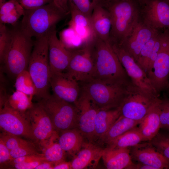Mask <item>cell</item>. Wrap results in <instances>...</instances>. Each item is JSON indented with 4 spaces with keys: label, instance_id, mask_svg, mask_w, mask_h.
<instances>
[{
    "label": "cell",
    "instance_id": "obj_35",
    "mask_svg": "<svg viewBox=\"0 0 169 169\" xmlns=\"http://www.w3.org/2000/svg\"><path fill=\"white\" fill-rule=\"evenodd\" d=\"M12 41L11 29L0 23V61L3 63Z\"/></svg>",
    "mask_w": 169,
    "mask_h": 169
},
{
    "label": "cell",
    "instance_id": "obj_52",
    "mask_svg": "<svg viewBox=\"0 0 169 169\" xmlns=\"http://www.w3.org/2000/svg\"><path fill=\"white\" fill-rule=\"evenodd\" d=\"M138 2H139V0H138Z\"/></svg>",
    "mask_w": 169,
    "mask_h": 169
},
{
    "label": "cell",
    "instance_id": "obj_33",
    "mask_svg": "<svg viewBox=\"0 0 169 169\" xmlns=\"http://www.w3.org/2000/svg\"><path fill=\"white\" fill-rule=\"evenodd\" d=\"M59 40L68 49L73 50L80 48L85 44L71 27H69L61 32Z\"/></svg>",
    "mask_w": 169,
    "mask_h": 169
},
{
    "label": "cell",
    "instance_id": "obj_38",
    "mask_svg": "<svg viewBox=\"0 0 169 169\" xmlns=\"http://www.w3.org/2000/svg\"><path fill=\"white\" fill-rule=\"evenodd\" d=\"M76 8L90 18L91 14L98 0H70Z\"/></svg>",
    "mask_w": 169,
    "mask_h": 169
},
{
    "label": "cell",
    "instance_id": "obj_46",
    "mask_svg": "<svg viewBox=\"0 0 169 169\" xmlns=\"http://www.w3.org/2000/svg\"><path fill=\"white\" fill-rule=\"evenodd\" d=\"M72 169L71 162L64 161L55 165L53 169Z\"/></svg>",
    "mask_w": 169,
    "mask_h": 169
},
{
    "label": "cell",
    "instance_id": "obj_50",
    "mask_svg": "<svg viewBox=\"0 0 169 169\" xmlns=\"http://www.w3.org/2000/svg\"><path fill=\"white\" fill-rule=\"evenodd\" d=\"M169 3V0H165Z\"/></svg>",
    "mask_w": 169,
    "mask_h": 169
},
{
    "label": "cell",
    "instance_id": "obj_43",
    "mask_svg": "<svg viewBox=\"0 0 169 169\" xmlns=\"http://www.w3.org/2000/svg\"><path fill=\"white\" fill-rule=\"evenodd\" d=\"M44 161H36L29 162L16 163L11 165L12 167L17 169H32Z\"/></svg>",
    "mask_w": 169,
    "mask_h": 169
},
{
    "label": "cell",
    "instance_id": "obj_28",
    "mask_svg": "<svg viewBox=\"0 0 169 169\" xmlns=\"http://www.w3.org/2000/svg\"><path fill=\"white\" fill-rule=\"evenodd\" d=\"M24 11L18 0H8L0 5V23L14 26Z\"/></svg>",
    "mask_w": 169,
    "mask_h": 169
},
{
    "label": "cell",
    "instance_id": "obj_41",
    "mask_svg": "<svg viewBox=\"0 0 169 169\" xmlns=\"http://www.w3.org/2000/svg\"><path fill=\"white\" fill-rule=\"evenodd\" d=\"M12 159L9 150L3 140L0 139V164L1 166L8 164Z\"/></svg>",
    "mask_w": 169,
    "mask_h": 169
},
{
    "label": "cell",
    "instance_id": "obj_39",
    "mask_svg": "<svg viewBox=\"0 0 169 169\" xmlns=\"http://www.w3.org/2000/svg\"><path fill=\"white\" fill-rule=\"evenodd\" d=\"M25 10L37 8L54 2V0H18Z\"/></svg>",
    "mask_w": 169,
    "mask_h": 169
},
{
    "label": "cell",
    "instance_id": "obj_32",
    "mask_svg": "<svg viewBox=\"0 0 169 169\" xmlns=\"http://www.w3.org/2000/svg\"><path fill=\"white\" fill-rule=\"evenodd\" d=\"M15 87L16 90L32 97L36 93L35 86L28 70L22 72L17 76Z\"/></svg>",
    "mask_w": 169,
    "mask_h": 169
},
{
    "label": "cell",
    "instance_id": "obj_12",
    "mask_svg": "<svg viewBox=\"0 0 169 169\" xmlns=\"http://www.w3.org/2000/svg\"><path fill=\"white\" fill-rule=\"evenodd\" d=\"M91 42L72 50L71 57L65 71L79 83L87 81L92 78L94 64Z\"/></svg>",
    "mask_w": 169,
    "mask_h": 169
},
{
    "label": "cell",
    "instance_id": "obj_48",
    "mask_svg": "<svg viewBox=\"0 0 169 169\" xmlns=\"http://www.w3.org/2000/svg\"><path fill=\"white\" fill-rule=\"evenodd\" d=\"M9 0H0V5Z\"/></svg>",
    "mask_w": 169,
    "mask_h": 169
},
{
    "label": "cell",
    "instance_id": "obj_42",
    "mask_svg": "<svg viewBox=\"0 0 169 169\" xmlns=\"http://www.w3.org/2000/svg\"><path fill=\"white\" fill-rule=\"evenodd\" d=\"M162 31L161 32L159 37L155 43L153 50L150 56L146 72V74L147 72L151 68L157 58L161 47V34Z\"/></svg>",
    "mask_w": 169,
    "mask_h": 169
},
{
    "label": "cell",
    "instance_id": "obj_29",
    "mask_svg": "<svg viewBox=\"0 0 169 169\" xmlns=\"http://www.w3.org/2000/svg\"><path fill=\"white\" fill-rule=\"evenodd\" d=\"M143 141L144 140L139 128L136 126L111 142L106 148L110 149L129 148Z\"/></svg>",
    "mask_w": 169,
    "mask_h": 169
},
{
    "label": "cell",
    "instance_id": "obj_3",
    "mask_svg": "<svg viewBox=\"0 0 169 169\" xmlns=\"http://www.w3.org/2000/svg\"><path fill=\"white\" fill-rule=\"evenodd\" d=\"M67 15L53 2L37 8L25 10L19 24L26 33L37 38L47 36Z\"/></svg>",
    "mask_w": 169,
    "mask_h": 169
},
{
    "label": "cell",
    "instance_id": "obj_47",
    "mask_svg": "<svg viewBox=\"0 0 169 169\" xmlns=\"http://www.w3.org/2000/svg\"><path fill=\"white\" fill-rule=\"evenodd\" d=\"M55 164L53 162L47 161H44L37 166L35 169H53V167Z\"/></svg>",
    "mask_w": 169,
    "mask_h": 169
},
{
    "label": "cell",
    "instance_id": "obj_30",
    "mask_svg": "<svg viewBox=\"0 0 169 169\" xmlns=\"http://www.w3.org/2000/svg\"><path fill=\"white\" fill-rule=\"evenodd\" d=\"M57 135L52 137L43 146V153L46 160L53 163L55 165L62 161L64 159L65 152L59 143L54 141Z\"/></svg>",
    "mask_w": 169,
    "mask_h": 169
},
{
    "label": "cell",
    "instance_id": "obj_24",
    "mask_svg": "<svg viewBox=\"0 0 169 169\" xmlns=\"http://www.w3.org/2000/svg\"><path fill=\"white\" fill-rule=\"evenodd\" d=\"M120 115L119 107L110 110L99 109L95 118L93 143L106 132Z\"/></svg>",
    "mask_w": 169,
    "mask_h": 169
},
{
    "label": "cell",
    "instance_id": "obj_27",
    "mask_svg": "<svg viewBox=\"0 0 169 169\" xmlns=\"http://www.w3.org/2000/svg\"><path fill=\"white\" fill-rule=\"evenodd\" d=\"M60 133L58 143L65 152L75 156L81 149L84 143V138L81 132L78 128H76Z\"/></svg>",
    "mask_w": 169,
    "mask_h": 169
},
{
    "label": "cell",
    "instance_id": "obj_51",
    "mask_svg": "<svg viewBox=\"0 0 169 169\" xmlns=\"http://www.w3.org/2000/svg\"></svg>",
    "mask_w": 169,
    "mask_h": 169
},
{
    "label": "cell",
    "instance_id": "obj_31",
    "mask_svg": "<svg viewBox=\"0 0 169 169\" xmlns=\"http://www.w3.org/2000/svg\"><path fill=\"white\" fill-rule=\"evenodd\" d=\"M32 96L16 90L8 97L6 101L12 108L21 113L25 115L32 106Z\"/></svg>",
    "mask_w": 169,
    "mask_h": 169
},
{
    "label": "cell",
    "instance_id": "obj_20",
    "mask_svg": "<svg viewBox=\"0 0 169 169\" xmlns=\"http://www.w3.org/2000/svg\"><path fill=\"white\" fill-rule=\"evenodd\" d=\"M105 149L88 142L84 143L71 162L72 169H83L96 167Z\"/></svg>",
    "mask_w": 169,
    "mask_h": 169
},
{
    "label": "cell",
    "instance_id": "obj_1",
    "mask_svg": "<svg viewBox=\"0 0 169 169\" xmlns=\"http://www.w3.org/2000/svg\"><path fill=\"white\" fill-rule=\"evenodd\" d=\"M109 12L111 26L109 42L121 44L140 19L134 0H98Z\"/></svg>",
    "mask_w": 169,
    "mask_h": 169
},
{
    "label": "cell",
    "instance_id": "obj_21",
    "mask_svg": "<svg viewBox=\"0 0 169 169\" xmlns=\"http://www.w3.org/2000/svg\"><path fill=\"white\" fill-rule=\"evenodd\" d=\"M71 18L69 26L72 28L85 44L91 42L95 38L90 18L78 10L69 0Z\"/></svg>",
    "mask_w": 169,
    "mask_h": 169
},
{
    "label": "cell",
    "instance_id": "obj_45",
    "mask_svg": "<svg viewBox=\"0 0 169 169\" xmlns=\"http://www.w3.org/2000/svg\"><path fill=\"white\" fill-rule=\"evenodd\" d=\"M127 169H155V168L151 166L139 162L136 163H132L127 168Z\"/></svg>",
    "mask_w": 169,
    "mask_h": 169
},
{
    "label": "cell",
    "instance_id": "obj_22",
    "mask_svg": "<svg viewBox=\"0 0 169 169\" xmlns=\"http://www.w3.org/2000/svg\"><path fill=\"white\" fill-rule=\"evenodd\" d=\"M90 20L95 36L109 42L111 26L110 15L107 10L98 2L94 7Z\"/></svg>",
    "mask_w": 169,
    "mask_h": 169
},
{
    "label": "cell",
    "instance_id": "obj_34",
    "mask_svg": "<svg viewBox=\"0 0 169 169\" xmlns=\"http://www.w3.org/2000/svg\"><path fill=\"white\" fill-rule=\"evenodd\" d=\"M162 31H158L145 44L140 51L136 63L146 72L148 62L156 42Z\"/></svg>",
    "mask_w": 169,
    "mask_h": 169
},
{
    "label": "cell",
    "instance_id": "obj_36",
    "mask_svg": "<svg viewBox=\"0 0 169 169\" xmlns=\"http://www.w3.org/2000/svg\"><path fill=\"white\" fill-rule=\"evenodd\" d=\"M149 142L161 154L169 159V134L158 132Z\"/></svg>",
    "mask_w": 169,
    "mask_h": 169
},
{
    "label": "cell",
    "instance_id": "obj_2",
    "mask_svg": "<svg viewBox=\"0 0 169 169\" xmlns=\"http://www.w3.org/2000/svg\"><path fill=\"white\" fill-rule=\"evenodd\" d=\"M91 47L94 64L92 79L112 83L131 81L109 42L96 37Z\"/></svg>",
    "mask_w": 169,
    "mask_h": 169
},
{
    "label": "cell",
    "instance_id": "obj_9",
    "mask_svg": "<svg viewBox=\"0 0 169 169\" xmlns=\"http://www.w3.org/2000/svg\"><path fill=\"white\" fill-rule=\"evenodd\" d=\"M146 74L159 94L169 88V29L162 31L161 45L157 58Z\"/></svg>",
    "mask_w": 169,
    "mask_h": 169
},
{
    "label": "cell",
    "instance_id": "obj_14",
    "mask_svg": "<svg viewBox=\"0 0 169 169\" xmlns=\"http://www.w3.org/2000/svg\"><path fill=\"white\" fill-rule=\"evenodd\" d=\"M36 142L43 146L53 136L57 135L46 112L38 102L33 104L25 113Z\"/></svg>",
    "mask_w": 169,
    "mask_h": 169
},
{
    "label": "cell",
    "instance_id": "obj_37",
    "mask_svg": "<svg viewBox=\"0 0 169 169\" xmlns=\"http://www.w3.org/2000/svg\"><path fill=\"white\" fill-rule=\"evenodd\" d=\"M160 128L169 129V99H161L159 104Z\"/></svg>",
    "mask_w": 169,
    "mask_h": 169
},
{
    "label": "cell",
    "instance_id": "obj_44",
    "mask_svg": "<svg viewBox=\"0 0 169 169\" xmlns=\"http://www.w3.org/2000/svg\"><path fill=\"white\" fill-rule=\"evenodd\" d=\"M55 4L67 15L70 14L69 0H54Z\"/></svg>",
    "mask_w": 169,
    "mask_h": 169
},
{
    "label": "cell",
    "instance_id": "obj_15",
    "mask_svg": "<svg viewBox=\"0 0 169 169\" xmlns=\"http://www.w3.org/2000/svg\"><path fill=\"white\" fill-rule=\"evenodd\" d=\"M78 111V128L84 138L93 142L95 118L99 108L87 95L81 90L74 104Z\"/></svg>",
    "mask_w": 169,
    "mask_h": 169
},
{
    "label": "cell",
    "instance_id": "obj_16",
    "mask_svg": "<svg viewBox=\"0 0 169 169\" xmlns=\"http://www.w3.org/2000/svg\"><path fill=\"white\" fill-rule=\"evenodd\" d=\"M50 84L54 95L74 105L77 102L81 92L79 84L66 72L51 73Z\"/></svg>",
    "mask_w": 169,
    "mask_h": 169
},
{
    "label": "cell",
    "instance_id": "obj_7",
    "mask_svg": "<svg viewBox=\"0 0 169 169\" xmlns=\"http://www.w3.org/2000/svg\"><path fill=\"white\" fill-rule=\"evenodd\" d=\"M38 102L48 114L57 133L78 128V111L74 104L53 94L39 100Z\"/></svg>",
    "mask_w": 169,
    "mask_h": 169
},
{
    "label": "cell",
    "instance_id": "obj_4",
    "mask_svg": "<svg viewBox=\"0 0 169 169\" xmlns=\"http://www.w3.org/2000/svg\"><path fill=\"white\" fill-rule=\"evenodd\" d=\"M11 30V43L3 63L5 72L15 79L19 74L28 70L34 42L19 23L13 26Z\"/></svg>",
    "mask_w": 169,
    "mask_h": 169
},
{
    "label": "cell",
    "instance_id": "obj_8",
    "mask_svg": "<svg viewBox=\"0 0 169 169\" xmlns=\"http://www.w3.org/2000/svg\"><path fill=\"white\" fill-rule=\"evenodd\" d=\"M160 100L159 96L144 91L132 82L119 107L121 115L141 122Z\"/></svg>",
    "mask_w": 169,
    "mask_h": 169
},
{
    "label": "cell",
    "instance_id": "obj_49",
    "mask_svg": "<svg viewBox=\"0 0 169 169\" xmlns=\"http://www.w3.org/2000/svg\"><path fill=\"white\" fill-rule=\"evenodd\" d=\"M144 1V0H139V3L140 5L142 4Z\"/></svg>",
    "mask_w": 169,
    "mask_h": 169
},
{
    "label": "cell",
    "instance_id": "obj_19",
    "mask_svg": "<svg viewBox=\"0 0 169 169\" xmlns=\"http://www.w3.org/2000/svg\"><path fill=\"white\" fill-rule=\"evenodd\" d=\"M158 31L146 25L140 19L131 33L120 44L136 62L143 47Z\"/></svg>",
    "mask_w": 169,
    "mask_h": 169
},
{
    "label": "cell",
    "instance_id": "obj_40",
    "mask_svg": "<svg viewBox=\"0 0 169 169\" xmlns=\"http://www.w3.org/2000/svg\"><path fill=\"white\" fill-rule=\"evenodd\" d=\"M44 161H47L42 153L39 155H26L13 159L8 164H9L11 165L16 163Z\"/></svg>",
    "mask_w": 169,
    "mask_h": 169
},
{
    "label": "cell",
    "instance_id": "obj_10",
    "mask_svg": "<svg viewBox=\"0 0 169 169\" xmlns=\"http://www.w3.org/2000/svg\"><path fill=\"white\" fill-rule=\"evenodd\" d=\"M109 43L133 84L147 93L159 96L146 73L122 46L114 42Z\"/></svg>",
    "mask_w": 169,
    "mask_h": 169
},
{
    "label": "cell",
    "instance_id": "obj_26",
    "mask_svg": "<svg viewBox=\"0 0 169 169\" xmlns=\"http://www.w3.org/2000/svg\"><path fill=\"white\" fill-rule=\"evenodd\" d=\"M159 102L153 108L139 124V130L144 141H149L159 132L160 128Z\"/></svg>",
    "mask_w": 169,
    "mask_h": 169
},
{
    "label": "cell",
    "instance_id": "obj_25",
    "mask_svg": "<svg viewBox=\"0 0 169 169\" xmlns=\"http://www.w3.org/2000/svg\"><path fill=\"white\" fill-rule=\"evenodd\" d=\"M141 122L120 115L106 132L98 140L100 144L107 145L127 131L137 126Z\"/></svg>",
    "mask_w": 169,
    "mask_h": 169
},
{
    "label": "cell",
    "instance_id": "obj_23",
    "mask_svg": "<svg viewBox=\"0 0 169 169\" xmlns=\"http://www.w3.org/2000/svg\"><path fill=\"white\" fill-rule=\"evenodd\" d=\"M105 149L102 158L107 169H127L133 163L128 148Z\"/></svg>",
    "mask_w": 169,
    "mask_h": 169
},
{
    "label": "cell",
    "instance_id": "obj_13",
    "mask_svg": "<svg viewBox=\"0 0 169 169\" xmlns=\"http://www.w3.org/2000/svg\"><path fill=\"white\" fill-rule=\"evenodd\" d=\"M140 19L155 30L169 29V3L165 0H144L141 5Z\"/></svg>",
    "mask_w": 169,
    "mask_h": 169
},
{
    "label": "cell",
    "instance_id": "obj_6",
    "mask_svg": "<svg viewBox=\"0 0 169 169\" xmlns=\"http://www.w3.org/2000/svg\"><path fill=\"white\" fill-rule=\"evenodd\" d=\"M131 83L108 82L92 79L79 84L81 90L99 109L110 110L120 106Z\"/></svg>",
    "mask_w": 169,
    "mask_h": 169
},
{
    "label": "cell",
    "instance_id": "obj_18",
    "mask_svg": "<svg viewBox=\"0 0 169 169\" xmlns=\"http://www.w3.org/2000/svg\"><path fill=\"white\" fill-rule=\"evenodd\" d=\"M149 142H142L129 148L131 158L155 169H169V159Z\"/></svg>",
    "mask_w": 169,
    "mask_h": 169
},
{
    "label": "cell",
    "instance_id": "obj_17",
    "mask_svg": "<svg viewBox=\"0 0 169 169\" xmlns=\"http://www.w3.org/2000/svg\"><path fill=\"white\" fill-rule=\"evenodd\" d=\"M48 39L51 73L64 72L69 64L72 50L67 48L58 38L56 27L48 34Z\"/></svg>",
    "mask_w": 169,
    "mask_h": 169
},
{
    "label": "cell",
    "instance_id": "obj_5",
    "mask_svg": "<svg viewBox=\"0 0 169 169\" xmlns=\"http://www.w3.org/2000/svg\"><path fill=\"white\" fill-rule=\"evenodd\" d=\"M28 70L36 87V98L39 100L49 95L51 71L48 35L36 38L34 42Z\"/></svg>",
    "mask_w": 169,
    "mask_h": 169
},
{
    "label": "cell",
    "instance_id": "obj_11",
    "mask_svg": "<svg viewBox=\"0 0 169 169\" xmlns=\"http://www.w3.org/2000/svg\"><path fill=\"white\" fill-rule=\"evenodd\" d=\"M0 127L4 132L23 137L37 142L25 114H23L12 108L6 101L0 106Z\"/></svg>",
    "mask_w": 169,
    "mask_h": 169
}]
</instances>
